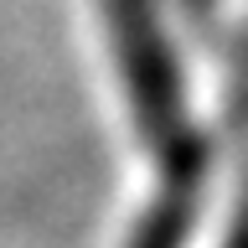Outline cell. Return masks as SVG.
Listing matches in <instances>:
<instances>
[{
  "label": "cell",
  "mask_w": 248,
  "mask_h": 248,
  "mask_svg": "<svg viewBox=\"0 0 248 248\" xmlns=\"http://www.w3.org/2000/svg\"><path fill=\"white\" fill-rule=\"evenodd\" d=\"M108 21H114V42H119V62H124V78H129V98L140 108V124L160 145L170 170L186 181L197 170V145H191V129H186L176 62H170L160 31H155L150 5L145 0H108Z\"/></svg>",
  "instance_id": "6da1fadb"
},
{
  "label": "cell",
  "mask_w": 248,
  "mask_h": 248,
  "mask_svg": "<svg viewBox=\"0 0 248 248\" xmlns=\"http://www.w3.org/2000/svg\"><path fill=\"white\" fill-rule=\"evenodd\" d=\"M222 248H248V197H243V207H238V222H232V232H228Z\"/></svg>",
  "instance_id": "7a4b0ae2"
}]
</instances>
